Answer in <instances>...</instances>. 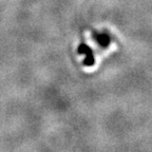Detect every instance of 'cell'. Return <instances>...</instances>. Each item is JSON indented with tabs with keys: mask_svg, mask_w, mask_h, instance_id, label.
<instances>
[{
	"mask_svg": "<svg viewBox=\"0 0 152 152\" xmlns=\"http://www.w3.org/2000/svg\"><path fill=\"white\" fill-rule=\"evenodd\" d=\"M77 52L78 54L85 55V59H83V64L86 66H92L95 64V57H94V53L93 50L89 47L87 43L81 42L79 43L78 48H77Z\"/></svg>",
	"mask_w": 152,
	"mask_h": 152,
	"instance_id": "6da1fadb",
	"label": "cell"
},
{
	"mask_svg": "<svg viewBox=\"0 0 152 152\" xmlns=\"http://www.w3.org/2000/svg\"><path fill=\"white\" fill-rule=\"evenodd\" d=\"M92 38L96 41L98 45L102 49H107L111 43V36L109 35V33L107 32H97L93 31L92 32Z\"/></svg>",
	"mask_w": 152,
	"mask_h": 152,
	"instance_id": "7a4b0ae2",
	"label": "cell"
}]
</instances>
